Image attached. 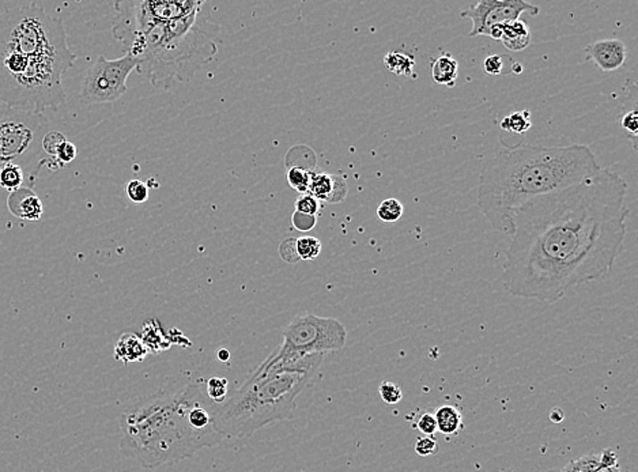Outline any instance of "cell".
I'll return each mask as SVG.
<instances>
[{"mask_svg":"<svg viewBox=\"0 0 638 472\" xmlns=\"http://www.w3.org/2000/svg\"><path fill=\"white\" fill-rule=\"evenodd\" d=\"M627 190L618 173L601 169L517 208L501 275L507 294L554 303L606 278L625 249Z\"/></svg>","mask_w":638,"mask_h":472,"instance_id":"1","label":"cell"},{"mask_svg":"<svg viewBox=\"0 0 638 472\" xmlns=\"http://www.w3.org/2000/svg\"><path fill=\"white\" fill-rule=\"evenodd\" d=\"M76 60L61 19L35 3L0 13V107L57 111L66 101L63 76Z\"/></svg>","mask_w":638,"mask_h":472,"instance_id":"2","label":"cell"},{"mask_svg":"<svg viewBox=\"0 0 638 472\" xmlns=\"http://www.w3.org/2000/svg\"><path fill=\"white\" fill-rule=\"evenodd\" d=\"M601 169L595 152L584 145L509 147L490 158L481 171L476 205L494 230L512 236L517 208Z\"/></svg>","mask_w":638,"mask_h":472,"instance_id":"3","label":"cell"},{"mask_svg":"<svg viewBox=\"0 0 638 472\" xmlns=\"http://www.w3.org/2000/svg\"><path fill=\"white\" fill-rule=\"evenodd\" d=\"M214 407L202 382L160 389L121 416L120 449L143 468L189 459L225 440L215 426Z\"/></svg>","mask_w":638,"mask_h":472,"instance_id":"4","label":"cell"},{"mask_svg":"<svg viewBox=\"0 0 638 472\" xmlns=\"http://www.w3.org/2000/svg\"><path fill=\"white\" fill-rule=\"evenodd\" d=\"M202 8L186 17L146 28L113 25L116 38L126 55L136 59L138 74L152 86L169 89L188 82L214 60L218 52V26L199 19Z\"/></svg>","mask_w":638,"mask_h":472,"instance_id":"5","label":"cell"},{"mask_svg":"<svg viewBox=\"0 0 638 472\" xmlns=\"http://www.w3.org/2000/svg\"><path fill=\"white\" fill-rule=\"evenodd\" d=\"M315 375L302 372L252 373L222 404L214 407V422L224 438H246L274 422L290 420L297 399Z\"/></svg>","mask_w":638,"mask_h":472,"instance_id":"6","label":"cell"},{"mask_svg":"<svg viewBox=\"0 0 638 472\" xmlns=\"http://www.w3.org/2000/svg\"><path fill=\"white\" fill-rule=\"evenodd\" d=\"M48 133V119L42 114L0 107V170L16 164L23 170L28 188H33L41 167L54 164L55 158H42V139Z\"/></svg>","mask_w":638,"mask_h":472,"instance_id":"7","label":"cell"},{"mask_svg":"<svg viewBox=\"0 0 638 472\" xmlns=\"http://www.w3.org/2000/svg\"><path fill=\"white\" fill-rule=\"evenodd\" d=\"M347 331L340 321L334 317L316 315H301L290 321L283 332L281 346L274 350L255 375H267L278 370L283 365L296 359L339 351L346 346Z\"/></svg>","mask_w":638,"mask_h":472,"instance_id":"8","label":"cell"},{"mask_svg":"<svg viewBox=\"0 0 638 472\" xmlns=\"http://www.w3.org/2000/svg\"><path fill=\"white\" fill-rule=\"evenodd\" d=\"M138 60L126 56L108 60L100 56L88 70L80 95L86 104H107L119 99L127 92V79L138 67Z\"/></svg>","mask_w":638,"mask_h":472,"instance_id":"9","label":"cell"},{"mask_svg":"<svg viewBox=\"0 0 638 472\" xmlns=\"http://www.w3.org/2000/svg\"><path fill=\"white\" fill-rule=\"evenodd\" d=\"M203 1L192 0H143V1H117L116 26L146 28L167 23L173 19L183 18L203 7Z\"/></svg>","mask_w":638,"mask_h":472,"instance_id":"10","label":"cell"},{"mask_svg":"<svg viewBox=\"0 0 638 472\" xmlns=\"http://www.w3.org/2000/svg\"><path fill=\"white\" fill-rule=\"evenodd\" d=\"M539 11L538 6L524 0H479L462 11L460 16L472 22L469 37H478L488 36L494 26L517 20L522 14L536 17Z\"/></svg>","mask_w":638,"mask_h":472,"instance_id":"11","label":"cell"},{"mask_svg":"<svg viewBox=\"0 0 638 472\" xmlns=\"http://www.w3.org/2000/svg\"><path fill=\"white\" fill-rule=\"evenodd\" d=\"M585 54L601 71L614 73L620 70L627 59V48L618 38H604L585 47Z\"/></svg>","mask_w":638,"mask_h":472,"instance_id":"12","label":"cell"},{"mask_svg":"<svg viewBox=\"0 0 638 472\" xmlns=\"http://www.w3.org/2000/svg\"><path fill=\"white\" fill-rule=\"evenodd\" d=\"M308 193L315 196L319 202L340 203L349 193V186L342 176L312 170Z\"/></svg>","mask_w":638,"mask_h":472,"instance_id":"13","label":"cell"},{"mask_svg":"<svg viewBox=\"0 0 638 472\" xmlns=\"http://www.w3.org/2000/svg\"><path fill=\"white\" fill-rule=\"evenodd\" d=\"M7 207L14 217L26 221H38L44 214L41 199L33 189L28 187L10 192Z\"/></svg>","mask_w":638,"mask_h":472,"instance_id":"14","label":"cell"},{"mask_svg":"<svg viewBox=\"0 0 638 472\" xmlns=\"http://www.w3.org/2000/svg\"><path fill=\"white\" fill-rule=\"evenodd\" d=\"M149 354L143 341L136 334H123L114 344L113 358L117 362H140Z\"/></svg>","mask_w":638,"mask_h":472,"instance_id":"15","label":"cell"},{"mask_svg":"<svg viewBox=\"0 0 638 472\" xmlns=\"http://www.w3.org/2000/svg\"><path fill=\"white\" fill-rule=\"evenodd\" d=\"M500 29H501L500 41L509 51L519 52V51L526 49V47H529L531 32L523 19L502 23V25H500Z\"/></svg>","mask_w":638,"mask_h":472,"instance_id":"16","label":"cell"},{"mask_svg":"<svg viewBox=\"0 0 638 472\" xmlns=\"http://www.w3.org/2000/svg\"><path fill=\"white\" fill-rule=\"evenodd\" d=\"M140 339L149 354H157L161 351H167L171 347L168 332L164 329L162 324L157 319H149L145 321L140 329Z\"/></svg>","mask_w":638,"mask_h":472,"instance_id":"17","label":"cell"},{"mask_svg":"<svg viewBox=\"0 0 638 472\" xmlns=\"http://www.w3.org/2000/svg\"><path fill=\"white\" fill-rule=\"evenodd\" d=\"M433 80L441 86L453 87L457 82L459 63L451 54H441L435 57L431 66Z\"/></svg>","mask_w":638,"mask_h":472,"instance_id":"18","label":"cell"},{"mask_svg":"<svg viewBox=\"0 0 638 472\" xmlns=\"http://www.w3.org/2000/svg\"><path fill=\"white\" fill-rule=\"evenodd\" d=\"M434 418L437 422V432L445 435H456L463 429V414L462 411L451 406H441L435 410Z\"/></svg>","mask_w":638,"mask_h":472,"instance_id":"19","label":"cell"},{"mask_svg":"<svg viewBox=\"0 0 638 472\" xmlns=\"http://www.w3.org/2000/svg\"><path fill=\"white\" fill-rule=\"evenodd\" d=\"M415 57L404 52L391 51L384 56V67L395 75L415 78Z\"/></svg>","mask_w":638,"mask_h":472,"instance_id":"20","label":"cell"},{"mask_svg":"<svg viewBox=\"0 0 638 472\" xmlns=\"http://www.w3.org/2000/svg\"><path fill=\"white\" fill-rule=\"evenodd\" d=\"M501 130L505 133H516V135H524L532 127L531 121V112L528 109H523L519 112H513L507 117L502 119L500 124Z\"/></svg>","mask_w":638,"mask_h":472,"instance_id":"21","label":"cell"},{"mask_svg":"<svg viewBox=\"0 0 638 472\" xmlns=\"http://www.w3.org/2000/svg\"><path fill=\"white\" fill-rule=\"evenodd\" d=\"M25 173L18 165L8 164L0 170V187L8 192L17 190L25 184Z\"/></svg>","mask_w":638,"mask_h":472,"instance_id":"22","label":"cell"},{"mask_svg":"<svg viewBox=\"0 0 638 472\" xmlns=\"http://www.w3.org/2000/svg\"><path fill=\"white\" fill-rule=\"evenodd\" d=\"M404 212V207L402 205V202H399L395 198H388L385 200H383L378 207L375 210V215L381 222L385 224H394L402 219Z\"/></svg>","mask_w":638,"mask_h":472,"instance_id":"23","label":"cell"},{"mask_svg":"<svg viewBox=\"0 0 638 472\" xmlns=\"http://www.w3.org/2000/svg\"><path fill=\"white\" fill-rule=\"evenodd\" d=\"M206 395L214 404H222L229 397V381L225 377L208 378L205 385Z\"/></svg>","mask_w":638,"mask_h":472,"instance_id":"24","label":"cell"},{"mask_svg":"<svg viewBox=\"0 0 638 472\" xmlns=\"http://www.w3.org/2000/svg\"><path fill=\"white\" fill-rule=\"evenodd\" d=\"M311 174H312V169H306L302 167H291L290 169L287 170L286 180L291 188L300 192L302 195V193H308Z\"/></svg>","mask_w":638,"mask_h":472,"instance_id":"25","label":"cell"},{"mask_svg":"<svg viewBox=\"0 0 638 472\" xmlns=\"http://www.w3.org/2000/svg\"><path fill=\"white\" fill-rule=\"evenodd\" d=\"M296 250L300 260L311 262L319 256L321 252V243L316 237L296 238Z\"/></svg>","mask_w":638,"mask_h":472,"instance_id":"26","label":"cell"},{"mask_svg":"<svg viewBox=\"0 0 638 472\" xmlns=\"http://www.w3.org/2000/svg\"><path fill=\"white\" fill-rule=\"evenodd\" d=\"M601 463V454H586L577 460H572L561 472H594Z\"/></svg>","mask_w":638,"mask_h":472,"instance_id":"27","label":"cell"},{"mask_svg":"<svg viewBox=\"0 0 638 472\" xmlns=\"http://www.w3.org/2000/svg\"><path fill=\"white\" fill-rule=\"evenodd\" d=\"M378 392H380V397H381L383 401L385 404L394 406V404H397L403 399L402 388L399 385H396L392 381H383L380 384Z\"/></svg>","mask_w":638,"mask_h":472,"instance_id":"28","label":"cell"},{"mask_svg":"<svg viewBox=\"0 0 638 472\" xmlns=\"http://www.w3.org/2000/svg\"><path fill=\"white\" fill-rule=\"evenodd\" d=\"M296 211L301 214H306L311 217H316L321 210L319 200L312 196L311 193H302L300 198L296 200Z\"/></svg>","mask_w":638,"mask_h":472,"instance_id":"29","label":"cell"},{"mask_svg":"<svg viewBox=\"0 0 638 472\" xmlns=\"http://www.w3.org/2000/svg\"><path fill=\"white\" fill-rule=\"evenodd\" d=\"M126 192L128 199L138 205L145 203L149 199V187L140 180H131L126 187Z\"/></svg>","mask_w":638,"mask_h":472,"instance_id":"30","label":"cell"},{"mask_svg":"<svg viewBox=\"0 0 638 472\" xmlns=\"http://www.w3.org/2000/svg\"><path fill=\"white\" fill-rule=\"evenodd\" d=\"M620 127H622V130L625 131V133L633 140V145H634V149H636V140H637L638 135V114L636 108L627 111L626 114L622 116Z\"/></svg>","mask_w":638,"mask_h":472,"instance_id":"31","label":"cell"},{"mask_svg":"<svg viewBox=\"0 0 638 472\" xmlns=\"http://www.w3.org/2000/svg\"><path fill=\"white\" fill-rule=\"evenodd\" d=\"M66 136L59 131H48L42 139V152L51 158H55L57 150L66 142Z\"/></svg>","mask_w":638,"mask_h":472,"instance_id":"32","label":"cell"},{"mask_svg":"<svg viewBox=\"0 0 638 472\" xmlns=\"http://www.w3.org/2000/svg\"><path fill=\"white\" fill-rule=\"evenodd\" d=\"M415 452L421 457H429L438 452V444L434 437H419L415 442Z\"/></svg>","mask_w":638,"mask_h":472,"instance_id":"33","label":"cell"},{"mask_svg":"<svg viewBox=\"0 0 638 472\" xmlns=\"http://www.w3.org/2000/svg\"><path fill=\"white\" fill-rule=\"evenodd\" d=\"M594 472H622L618 466V456L611 449H604L601 454V463Z\"/></svg>","mask_w":638,"mask_h":472,"instance_id":"34","label":"cell"},{"mask_svg":"<svg viewBox=\"0 0 638 472\" xmlns=\"http://www.w3.org/2000/svg\"><path fill=\"white\" fill-rule=\"evenodd\" d=\"M415 426L422 435L433 437L437 433V422L434 418V413H428V411L422 413L421 416H418Z\"/></svg>","mask_w":638,"mask_h":472,"instance_id":"35","label":"cell"},{"mask_svg":"<svg viewBox=\"0 0 638 472\" xmlns=\"http://www.w3.org/2000/svg\"><path fill=\"white\" fill-rule=\"evenodd\" d=\"M76 154H78V150H76V145H74L73 142L66 140V142L60 146V149L57 150L56 155H55V159H56L57 164L60 165V168H63V167L71 164V162L76 159Z\"/></svg>","mask_w":638,"mask_h":472,"instance_id":"36","label":"cell"},{"mask_svg":"<svg viewBox=\"0 0 638 472\" xmlns=\"http://www.w3.org/2000/svg\"><path fill=\"white\" fill-rule=\"evenodd\" d=\"M504 59L500 55H490L483 61V71L491 76H501L504 74Z\"/></svg>","mask_w":638,"mask_h":472,"instance_id":"37","label":"cell"},{"mask_svg":"<svg viewBox=\"0 0 638 472\" xmlns=\"http://www.w3.org/2000/svg\"><path fill=\"white\" fill-rule=\"evenodd\" d=\"M291 224H293V226L296 227L297 230H300V231H309V230H312L313 227L316 226L318 218L294 211V214L291 217Z\"/></svg>","mask_w":638,"mask_h":472,"instance_id":"38","label":"cell"},{"mask_svg":"<svg viewBox=\"0 0 638 472\" xmlns=\"http://www.w3.org/2000/svg\"><path fill=\"white\" fill-rule=\"evenodd\" d=\"M279 255L282 259L287 263H296L300 260L297 250H296V238L284 240L279 246Z\"/></svg>","mask_w":638,"mask_h":472,"instance_id":"39","label":"cell"},{"mask_svg":"<svg viewBox=\"0 0 638 472\" xmlns=\"http://www.w3.org/2000/svg\"><path fill=\"white\" fill-rule=\"evenodd\" d=\"M168 338H169L171 346L173 344L181 346V347H191L192 346V341L188 339L187 337L177 328H171V329L168 331Z\"/></svg>","mask_w":638,"mask_h":472,"instance_id":"40","label":"cell"},{"mask_svg":"<svg viewBox=\"0 0 638 472\" xmlns=\"http://www.w3.org/2000/svg\"><path fill=\"white\" fill-rule=\"evenodd\" d=\"M563 418H565V414L561 409H553L550 411V419L554 422H561Z\"/></svg>","mask_w":638,"mask_h":472,"instance_id":"41","label":"cell"},{"mask_svg":"<svg viewBox=\"0 0 638 472\" xmlns=\"http://www.w3.org/2000/svg\"><path fill=\"white\" fill-rule=\"evenodd\" d=\"M217 357L221 362H227L229 358H230V353L226 349H219L218 353H217Z\"/></svg>","mask_w":638,"mask_h":472,"instance_id":"42","label":"cell"},{"mask_svg":"<svg viewBox=\"0 0 638 472\" xmlns=\"http://www.w3.org/2000/svg\"><path fill=\"white\" fill-rule=\"evenodd\" d=\"M512 73H513L514 75H519V74H522V73H523V67H522V64H519V63H513V66H512Z\"/></svg>","mask_w":638,"mask_h":472,"instance_id":"43","label":"cell"},{"mask_svg":"<svg viewBox=\"0 0 638 472\" xmlns=\"http://www.w3.org/2000/svg\"><path fill=\"white\" fill-rule=\"evenodd\" d=\"M560 472H561V471H560Z\"/></svg>","mask_w":638,"mask_h":472,"instance_id":"44","label":"cell"}]
</instances>
